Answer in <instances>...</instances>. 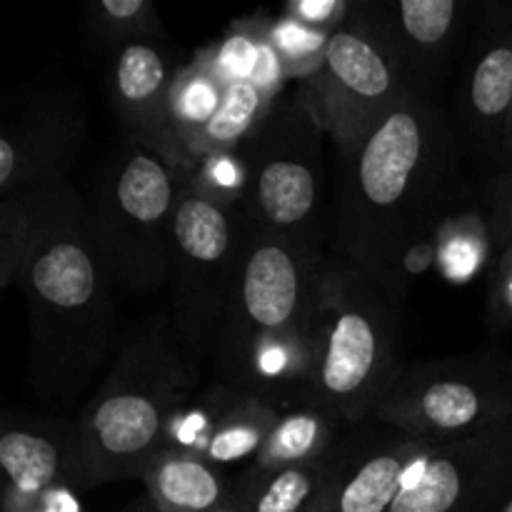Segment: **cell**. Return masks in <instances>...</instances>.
Instances as JSON below:
<instances>
[{
  "label": "cell",
  "mask_w": 512,
  "mask_h": 512,
  "mask_svg": "<svg viewBox=\"0 0 512 512\" xmlns=\"http://www.w3.org/2000/svg\"><path fill=\"white\" fill-rule=\"evenodd\" d=\"M423 155L425 130L418 115L408 108L385 115L360 148L355 165L360 208L383 213L403 203Z\"/></svg>",
  "instance_id": "6da1fadb"
},
{
  "label": "cell",
  "mask_w": 512,
  "mask_h": 512,
  "mask_svg": "<svg viewBox=\"0 0 512 512\" xmlns=\"http://www.w3.org/2000/svg\"><path fill=\"white\" fill-rule=\"evenodd\" d=\"M383 358L380 323L363 308L333 310L318 345L320 393L335 403L358 400Z\"/></svg>",
  "instance_id": "7a4b0ae2"
},
{
  "label": "cell",
  "mask_w": 512,
  "mask_h": 512,
  "mask_svg": "<svg viewBox=\"0 0 512 512\" xmlns=\"http://www.w3.org/2000/svg\"><path fill=\"white\" fill-rule=\"evenodd\" d=\"M473 468V450L428 455L410 468L390 512H478L485 478Z\"/></svg>",
  "instance_id": "3957f363"
},
{
  "label": "cell",
  "mask_w": 512,
  "mask_h": 512,
  "mask_svg": "<svg viewBox=\"0 0 512 512\" xmlns=\"http://www.w3.org/2000/svg\"><path fill=\"white\" fill-rule=\"evenodd\" d=\"M298 260L288 248L265 243L250 253L243 268V310L250 325L260 330H280L293 323L300 305Z\"/></svg>",
  "instance_id": "277c9868"
},
{
  "label": "cell",
  "mask_w": 512,
  "mask_h": 512,
  "mask_svg": "<svg viewBox=\"0 0 512 512\" xmlns=\"http://www.w3.org/2000/svg\"><path fill=\"white\" fill-rule=\"evenodd\" d=\"M163 415L155 400L138 393L110 395L95 408L90 430L98 450L115 460H133L155 443Z\"/></svg>",
  "instance_id": "5b68a950"
},
{
  "label": "cell",
  "mask_w": 512,
  "mask_h": 512,
  "mask_svg": "<svg viewBox=\"0 0 512 512\" xmlns=\"http://www.w3.org/2000/svg\"><path fill=\"white\" fill-rule=\"evenodd\" d=\"M30 283L45 303L60 310H78L93 300L98 275L93 258L83 245L73 240H55L35 255Z\"/></svg>",
  "instance_id": "8992f818"
},
{
  "label": "cell",
  "mask_w": 512,
  "mask_h": 512,
  "mask_svg": "<svg viewBox=\"0 0 512 512\" xmlns=\"http://www.w3.org/2000/svg\"><path fill=\"white\" fill-rule=\"evenodd\" d=\"M255 200L270 225L293 228L313 213L318 203V178L300 158L278 155L255 175Z\"/></svg>",
  "instance_id": "52a82bcc"
},
{
  "label": "cell",
  "mask_w": 512,
  "mask_h": 512,
  "mask_svg": "<svg viewBox=\"0 0 512 512\" xmlns=\"http://www.w3.org/2000/svg\"><path fill=\"white\" fill-rule=\"evenodd\" d=\"M150 495L160 512H213L223 505L218 475L190 455H165L148 473Z\"/></svg>",
  "instance_id": "ba28073f"
},
{
  "label": "cell",
  "mask_w": 512,
  "mask_h": 512,
  "mask_svg": "<svg viewBox=\"0 0 512 512\" xmlns=\"http://www.w3.org/2000/svg\"><path fill=\"white\" fill-rule=\"evenodd\" d=\"M325 65L343 90L360 100H380L393 88L390 65L363 35L338 30L325 45Z\"/></svg>",
  "instance_id": "9c48e42d"
},
{
  "label": "cell",
  "mask_w": 512,
  "mask_h": 512,
  "mask_svg": "<svg viewBox=\"0 0 512 512\" xmlns=\"http://www.w3.org/2000/svg\"><path fill=\"white\" fill-rule=\"evenodd\" d=\"M490 408H500V400H490V395L475 383L440 378L425 385L413 403V415L425 428L455 433V430L473 428L488 415Z\"/></svg>",
  "instance_id": "30bf717a"
},
{
  "label": "cell",
  "mask_w": 512,
  "mask_h": 512,
  "mask_svg": "<svg viewBox=\"0 0 512 512\" xmlns=\"http://www.w3.org/2000/svg\"><path fill=\"white\" fill-rule=\"evenodd\" d=\"M173 240L190 263L218 265L230 248L228 218L213 200L190 195L173 213Z\"/></svg>",
  "instance_id": "8fae6325"
},
{
  "label": "cell",
  "mask_w": 512,
  "mask_h": 512,
  "mask_svg": "<svg viewBox=\"0 0 512 512\" xmlns=\"http://www.w3.org/2000/svg\"><path fill=\"white\" fill-rule=\"evenodd\" d=\"M120 213L135 225H160L173 205V180L150 155H135L115 185Z\"/></svg>",
  "instance_id": "7c38bea8"
},
{
  "label": "cell",
  "mask_w": 512,
  "mask_h": 512,
  "mask_svg": "<svg viewBox=\"0 0 512 512\" xmlns=\"http://www.w3.org/2000/svg\"><path fill=\"white\" fill-rule=\"evenodd\" d=\"M0 465L23 498H38L58 480V448L43 435L28 430H8L0 438Z\"/></svg>",
  "instance_id": "4fadbf2b"
},
{
  "label": "cell",
  "mask_w": 512,
  "mask_h": 512,
  "mask_svg": "<svg viewBox=\"0 0 512 512\" xmlns=\"http://www.w3.org/2000/svg\"><path fill=\"white\" fill-rule=\"evenodd\" d=\"M512 105V43L493 45L478 60L470 78V108L475 118L505 130Z\"/></svg>",
  "instance_id": "5bb4252c"
},
{
  "label": "cell",
  "mask_w": 512,
  "mask_h": 512,
  "mask_svg": "<svg viewBox=\"0 0 512 512\" xmlns=\"http://www.w3.org/2000/svg\"><path fill=\"white\" fill-rule=\"evenodd\" d=\"M318 490V475L305 468L275 470L273 478L250 490L238 503L240 512H308Z\"/></svg>",
  "instance_id": "9a60e30c"
},
{
  "label": "cell",
  "mask_w": 512,
  "mask_h": 512,
  "mask_svg": "<svg viewBox=\"0 0 512 512\" xmlns=\"http://www.w3.org/2000/svg\"><path fill=\"white\" fill-rule=\"evenodd\" d=\"M168 73L160 53L150 45H128L115 63V88L128 105H145L163 90Z\"/></svg>",
  "instance_id": "2e32d148"
},
{
  "label": "cell",
  "mask_w": 512,
  "mask_h": 512,
  "mask_svg": "<svg viewBox=\"0 0 512 512\" xmlns=\"http://www.w3.org/2000/svg\"><path fill=\"white\" fill-rule=\"evenodd\" d=\"M260 110V90L250 80H230L223 90L218 110L213 118L203 125L205 140L210 145L235 143L248 133L250 125L255 123V115Z\"/></svg>",
  "instance_id": "e0dca14e"
},
{
  "label": "cell",
  "mask_w": 512,
  "mask_h": 512,
  "mask_svg": "<svg viewBox=\"0 0 512 512\" xmlns=\"http://www.w3.org/2000/svg\"><path fill=\"white\" fill-rule=\"evenodd\" d=\"M320 443H323V420L318 415H288L265 438L263 450H260V463H263V468L290 465L295 460L308 458L315 448H320Z\"/></svg>",
  "instance_id": "ac0fdd59"
},
{
  "label": "cell",
  "mask_w": 512,
  "mask_h": 512,
  "mask_svg": "<svg viewBox=\"0 0 512 512\" xmlns=\"http://www.w3.org/2000/svg\"><path fill=\"white\" fill-rule=\"evenodd\" d=\"M400 23L405 33L420 45H435L445 40L458 15L455 0H400Z\"/></svg>",
  "instance_id": "d6986e66"
},
{
  "label": "cell",
  "mask_w": 512,
  "mask_h": 512,
  "mask_svg": "<svg viewBox=\"0 0 512 512\" xmlns=\"http://www.w3.org/2000/svg\"><path fill=\"white\" fill-rule=\"evenodd\" d=\"M263 440L265 438L260 435L258 425L233 423L215 433L208 453L215 463H235V460H243L245 455L255 453L263 445Z\"/></svg>",
  "instance_id": "ffe728a7"
},
{
  "label": "cell",
  "mask_w": 512,
  "mask_h": 512,
  "mask_svg": "<svg viewBox=\"0 0 512 512\" xmlns=\"http://www.w3.org/2000/svg\"><path fill=\"white\" fill-rule=\"evenodd\" d=\"M220 98L218 90L203 78L188 80V83L180 85V100H178V113L180 118L188 120L193 125H205L218 110Z\"/></svg>",
  "instance_id": "44dd1931"
},
{
  "label": "cell",
  "mask_w": 512,
  "mask_h": 512,
  "mask_svg": "<svg viewBox=\"0 0 512 512\" xmlns=\"http://www.w3.org/2000/svg\"><path fill=\"white\" fill-rule=\"evenodd\" d=\"M225 73L233 75L235 80H245V73L253 68V53H250L248 40H230L223 50V60H220Z\"/></svg>",
  "instance_id": "7402d4cb"
},
{
  "label": "cell",
  "mask_w": 512,
  "mask_h": 512,
  "mask_svg": "<svg viewBox=\"0 0 512 512\" xmlns=\"http://www.w3.org/2000/svg\"><path fill=\"white\" fill-rule=\"evenodd\" d=\"M345 5L335 3V0H318V3H300L295 5V13L305 20V23H325L333 20L335 13H340Z\"/></svg>",
  "instance_id": "603a6c76"
},
{
  "label": "cell",
  "mask_w": 512,
  "mask_h": 512,
  "mask_svg": "<svg viewBox=\"0 0 512 512\" xmlns=\"http://www.w3.org/2000/svg\"><path fill=\"white\" fill-rule=\"evenodd\" d=\"M100 8L110 15V20H135L145 10L143 0H103Z\"/></svg>",
  "instance_id": "cb8c5ba5"
},
{
  "label": "cell",
  "mask_w": 512,
  "mask_h": 512,
  "mask_svg": "<svg viewBox=\"0 0 512 512\" xmlns=\"http://www.w3.org/2000/svg\"><path fill=\"white\" fill-rule=\"evenodd\" d=\"M15 168H18V150H15L13 140L0 138V185L8 188L13 180Z\"/></svg>",
  "instance_id": "d4e9b609"
},
{
  "label": "cell",
  "mask_w": 512,
  "mask_h": 512,
  "mask_svg": "<svg viewBox=\"0 0 512 512\" xmlns=\"http://www.w3.org/2000/svg\"><path fill=\"white\" fill-rule=\"evenodd\" d=\"M505 223H508L510 235H512V195H510V200H508V208H505Z\"/></svg>",
  "instance_id": "484cf974"
},
{
  "label": "cell",
  "mask_w": 512,
  "mask_h": 512,
  "mask_svg": "<svg viewBox=\"0 0 512 512\" xmlns=\"http://www.w3.org/2000/svg\"><path fill=\"white\" fill-rule=\"evenodd\" d=\"M505 135H508V138L512 140V105H510V113H508V123H505V130H503Z\"/></svg>",
  "instance_id": "4316f807"
},
{
  "label": "cell",
  "mask_w": 512,
  "mask_h": 512,
  "mask_svg": "<svg viewBox=\"0 0 512 512\" xmlns=\"http://www.w3.org/2000/svg\"><path fill=\"white\" fill-rule=\"evenodd\" d=\"M213 512H240V508H238V505H220V508L218 510H213Z\"/></svg>",
  "instance_id": "83f0119b"
},
{
  "label": "cell",
  "mask_w": 512,
  "mask_h": 512,
  "mask_svg": "<svg viewBox=\"0 0 512 512\" xmlns=\"http://www.w3.org/2000/svg\"><path fill=\"white\" fill-rule=\"evenodd\" d=\"M140 512H150V510H140ZM155 512H160V510H155Z\"/></svg>",
  "instance_id": "f1b7e54d"
}]
</instances>
